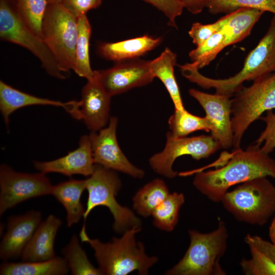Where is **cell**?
Returning <instances> with one entry per match:
<instances>
[{
    "mask_svg": "<svg viewBox=\"0 0 275 275\" xmlns=\"http://www.w3.org/2000/svg\"><path fill=\"white\" fill-rule=\"evenodd\" d=\"M221 202L237 221L261 226L275 213V185L267 177L246 181L228 191Z\"/></svg>",
    "mask_w": 275,
    "mask_h": 275,
    "instance_id": "5b68a950",
    "label": "cell"
},
{
    "mask_svg": "<svg viewBox=\"0 0 275 275\" xmlns=\"http://www.w3.org/2000/svg\"><path fill=\"white\" fill-rule=\"evenodd\" d=\"M171 134L175 138L185 137L195 131H210L211 125L207 117L191 114L185 109H175L168 121Z\"/></svg>",
    "mask_w": 275,
    "mask_h": 275,
    "instance_id": "83f0119b",
    "label": "cell"
},
{
    "mask_svg": "<svg viewBox=\"0 0 275 275\" xmlns=\"http://www.w3.org/2000/svg\"><path fill=\"white\" fill-rule=\"evenodd\" d=\"M77 21V37L73 70L79 76L91 80L95 75L90 62L89 45L92 28L86 14L78 17Z\"/></svg>",
    "mask_w": 275,
    "mask_h": 275,
    "instance_id": "d4e9b609",
    "label": "cell"
},
{
    "mask_svg": "<svg viewBox=\"0 0 275 275\" xmlns=\"http://www.w3.org/2000/svg\"><path fill=\"white\" fill-rule=\"evenodd\" d=\"M221 148L218 141L211 135L175 138L168 131L164 148L150 157L149 164L156 173L173 179L178 174L172 168L177 158L189 155L196 160L206 158Z\"/></svg>",
    "mask_w": 275,
    "mask_h": 275,
    "instance_id": "30bf717a",
    "label": "cell"
},
{
    "mask_svg": "<svg viewBox=\"0 0 275 275\" xmlns=\"http://www.w3.org/2000/svg\"><path fill=\"white\" fill-rule=\"evenodd\" d=\"M69 268L64 258H54L42 261L5 262L0 267L1 275H64Z\"/></svg>",
    "mask_w": 275,
    "mask_h": 275,
    "instance_id": "cb8c5ba5",
    "label": "cell"
},
{
    "mask_svg": "<svg viewBox=\"0 0 275 275\" xmlns=\"http://www.w3.org/2000/svg\"><path fill=\"white\" fill-rule=\"evenodd\" d=\"M21 19L33 33L41 37V23L47 6L46 0H16Z\"/></svg>",
    "mask_w": 275,
    "mask_h": 275,
    "instance_id": "1f68e13d",
    "label": "cell"
},
{
    "mask_svg": "<svg viewBox=\"0 0 275 275\" xmlns=\"http://www.w3.org/2000/svg\"><path fill=\"white\" fill-rule=\"evenodd\" d=\"M264 12L241 8L221 17L226 46L237 43L248 37Z\"/></svg>",
    "mask_w": 275,
    "mask_h": 275,
    "instance_id": "7402d4cb",
    "label": "cell"
},
{
    "mask_svg": "<svg viewBox=\"0 0 275 275\" xmlns=\"http://www.w3.org/2000/svg\"><path fill=\"white\" fill-rule=\"evenodd\" d=\"M222 26V21L221 18L215 22L209 24L195 22L192 24L188 34L193 43L198 46L221 30Z\"/></svg>",
    "mask_w": 275,
    "mask_h": 275,
    "instance_id": "e575fe53",
    "label": "cell"
},
{
    "mask_svg": "<svg viewBox=\"0 0 275 275\" xmlns=\"http://www.w3.org/2000/svg\"><path fill=\"white\" fill-rule=\"evenodd\" d=\"M102 0H61L60 4L76 17L86 15L89 11L98 8Z\"/></svg>",
    "mask_w": 275,
    "mask_h": 275,
    "instance_id": "8d00e7d4",
    "label": "cell"
},
{
    "mask_svg": "<svg viewBox=\"0 0 275 275\" xmlns=\"http://www.w3.org/2000/svg\"><path fill=\"white\" fill-rule=\"evenodd\" d=\"M162 12L168 19V25L177 28L176 19L182 13L183 5L176 0H142Z\"/></svg>",
    "mask_w": 275,
    "mask_h": 275,
    "instance_id": "d590c367",
    "label": "cell"
},
{
    "mask_svg": "<svg viewBox=\"0 0 275 275\" xmlns=\"http://www.w3.org/2000/svg\"><path fill=\"white\" fill-rule=\"evenodd\" d=\"M181 4L184 8L191 13L196 15L201 13L207 8V0H176Z\"/></svg>",
    "mask_w": 275,
    "mask_h": 275,
    "instance_id": "f35d334b",
    "label": "cell"
},
{
    "mask_svg": "<svg viewBox=\"0 0 275 275\" xmlns=\"http://www.w3.org/2000/svg\"><path fill=\"white\" fill-rule=\"evenodd\" d=\"M95 71L98 81L112 97L148 85L154 78L150 61L140 58L117 62L111 68Z\"/></svg>",
    "mask_w": 275,
    "mask_h": 275,
    "instance_id": "4fadbf2b",
    "label": "cell"
},
{
    "mask_svg": "<svg viewBox=\"0 0 275 275\" xmlns=\"http://www.w3.org/2000/svg\"><path fill=\"white\" fill-rule=\"evenodd\" d=\"M111 97L96 75L87 80L81 90V100L78 101L76 119L82 120L91 132L104 128L109 121Z\"/></svg>",
    "mask_w": 275,
    "mask_h": 275,
    "instance_id": "9a60e30c",
    "label": "cell"
},
{
    "mask_svg": "<svg viewBox=\"0 0 275 275\" xmlns=\"http://www.w3.org/2000/svg\"><path fill=\"white\" fill-rule=\"evenodd\" d=\"M190 243L183 258L168 270L169 275H225L220 260L227 247L228 230L218 220L217 227L209 233L188 231Z\"/></svg>",
    "mask_w": 275,
    "mask_h": 275,
    "instance_id": "277c9868",
    "label": "cell"
},
{
    "mask_svg": "<svg viewBox=\"0 0 275 275\" xmlns=\"http://www.w3.org/2000/svg\"><path fill=\"white\" fill-rule=\"evenodd\" d=\"M141 230L136 226L127 230L120 238L113 237L108 242L91 238L86 232L84 223L79 232L81 241L89 244L94 251L98 268L102 274L126 275L134 271L147 274L157 261L156 256H149L144 244L135 240Z\"/></svg>",
    "mask_w": 275,
    "mask_h": 275,
    "instance_id": "3957f363",
    "label": "cell"
},
{
    "mask_svg": "<svg viewBox=\"0 0 275 275\" xmlns=\"http://www.w3.org/2000/svg\"><path fill=\"white\" fill-rule=\"evenodd\" d=\"M85 189V179H70L52 186L51 195L65 209L68 227L77 223L84 217L85 209L80 199Z\"/></svg>",
    "mask_w": 275,
    "mask_h": 275,
    "instance_id": "44dd1931",
    "label": "cell"
},
{
    "mask_svg": "<svg viewBox=\"0 0 275 275\" xmlns=\"http://www.w3.org/2000/svg\"><path fill=\"white\" fill-rule=\"evenodd\" d=\"M48 4L60 3L61 0H46Z\"/></svg>",
    "mask_w": 275,
    "mask_h": 275,
    "instance_id": "60d3db41",
    "label": "cell"
},
{
    "mask_svg": "<svg viewBox=\"0 0 275 275\" xmlns=\"http://www.w3.org/2000/svg\"><path fill=\"white\" fill-rule=\"evenodd\" d=\"M232 99L233 146L240 148L242 136L250 125L263 113L275 109V73L244 86Z\"/></svg>",
    "mask_w": 275,
    "mask_h": 275,
    "instance_id": "52a82bcc",
    "label": "cell"
},
{
    "mask_svg": "<svg viewBox=\"0 0 275 275\" xmlns=\"http://www.w3.org/2000/svg\"><path fill=\"white\" fill-rule=\"evenodd\" d=\"M259 119L264 122L266 126L253 144L260 147L262 153L269 155L275 148V113L268 111L265 116Z\"/></svg>",
    "mask_w": 275,
    "mask_h": 275,
    "instance_id": "836d02e7",
    "label": "cell"
},
{
    "mask_svg": "<svg viewBox=\"0 0 275 275\" xmlns=\"http://www.w3.org/2000/svg\"><path fill=\"white\" fill-rule=\"evenodd\" d=\"M184 202L185 197L182 193L169 194L151 215L154 225L163 231H173L177 224L179 211Z\"/></svg>",
    "mask_w": 275,
    "mask_h": 275,
    "instance_id": "4316f807",
    "label": "cell"
},
{
    "mask_svg": "<svg viewBox=\"0 0 275 275\" xmlns=\"http://www.w3.org/2000/svg\"><path fill=\"white\" fill-rule=\"evenodd\" d=\"M176 61V53L166 48L157 58L150 61V66L154 78H158L164 86L175 108L183 110L185 108L174 74Z\"/></svg>",
    "mask_w": 275,
    "mask_h": 275,
    "instance_id": "603a6c76",
    "label": "cell"
},
{
    "mask_svg": "<svg viewBox=\"0 0 275 275\" xmlns=\"http://www.w3.org/2000/svg\"><path fill=\"white\" fill-rule=\"evenodd\" d=\"M247 244H252L275 262V245L257 235L248 234L244 239Z\"/></svg>",
    "mask_w": 275,
    "mask_h": 275,
    "instance_id": "74e56055",
    "label": "cell"
},
{
    "mask_svg": "<svg viewBox=\"0 0 275 275\" xmlns=\"http://www.w3.org/2000/svg\"><path fill=\"white\" fill-rule=\"evenodd\" d=\"M169 194L165 182L161 179H155L143 186L134 195L133 208L143 217L151 216Z\"/></svg>",
    "mask_w": 275,
    "mask_h": 275,
    "instance_id": "484cf974",
    "label": "cell"
},
{
    "mask_svg": "<svg viewBox=\"0 0 275 275\" xmlns=\"http://www.w3.org/2000/svg\"><path fill=\"white\" fill-rule=\"evenodd\" d=\"M85 181L88 197L83 217L85 221L94 208L103 206L112 213L113 228L117 233L123 234L134 227H141V221L134 212L117 201L121 181L116 171L95 164L92 174Z\"/></svg>",
    "mask_w": 275,
    "mask_h": 275,
    "instance_id": "8992f818",
    "label": "cell"
},
{
    "mask_svg": "<svg viewBox=\"0 0 275 275\" xmlns=\"http://www.w3.org/2000/svg\"><path fill=\"white\" fill-rule=\"evenodd\" d=\"M41 37L64 73L73 70L77 37V17L60 3L48 4L41 23Z\"/></svg>",
    "mask_w": 275,
    "mask_h": 275,
    "instance_id": "ba28073f",
    "label": "cell"
},
{
    "mask_svg": "<svg viewBox=\"0 0 275 275\" xmlns=\"http://www.w3.org/2000/svg\"><path fill=\"white\" fill-rule=\"evenodd\" d=\"M207 8L213 15L228 14L241 8L266 11L275 15V0H207Z\"/></svg>",
    "mask_w": 275,
    "mask_h": 275,
    "instance_id": "4dcf8cb0",
    "label": "cell"
},
{
    "mask_svg": "<svg viewBox=\"0 0 275 275\" xmlns=\"http://www.w3.org/2000/svg\"><path fill=\"white\" fill-rule=\"evenodd\" d=\"M0 37L3 41L19 45L31 52L50 76L65 79L51 50L39 36L29 29L17 11L16 0H0Z\"/></svg>",
    "mask_w": 275,
    "mask_h": 275,
    "instance_id": "9c48e42d",
    "label": "cell"
},
{
    "mask_svg": "<svg viewBox=\"0 0 275 275\" xmlns=\"http://www.w3.org/2000/svg\"><path fill=\"white\" fill-rule=\"evenodd\" d=\"M61 225V219L52 214L41 222L21 254L22 261H42L54 258V243Z\"/></svg>",
    "mask_w": 275,
    "mask_h": 275,
    "instance_id": "ac0fdd59",
    "label": "cell"
},
{
    "mask_svg": "<svg viewBox=\"0 0 275 275\" xmlns=\"http://www.w3.org/2000/svg\"><path fill=\"white\" fill-rule=\"evenodd\" d=\"M46 174L14 171L7 164L0 167V215L30 199L51 195L53 185Z\"/></svg>",
    "mask_w": 275,
    "mask_h": 275,
    "instance_id": "8fae6325",
    "label": "cell"
},
{
    "mask_svg": "<svg viewBox=\"0 0 275 275\" xmlns=\"http://www.w3.org/2000/svg\"><path fill=\"white\" fill-rule=\"evenodd\" d=\"M230 158L218 169L195 172L194 186L212 202H221L229 189L236 184L262 177L275 180V159L262 153L260 147L253 144L244 150L236 149Z\"/></svg>",
    "mask_w": 275,
    "mask_h": 275,
    "instance_id": "6da1fadb",
    "label": "cell"
},
{
    "mask_svg": "<svg viewBox=\"0 0 275 275\" xmlns=\"http://www.w3.org/2000/svg\"><path fill=\"white\" fill-rule=\"evenodd\" d=\"M188 93L205 111L211 125V135L218 141L221 148L227 149L232 147L233 134L231 97L215 93L210 94L195 89H190Z\"/></svg>",
    "mask_w": 275,
    "mask_h": 275,
    "instance_id": "5bb4252c",
    "label": "cell"
},
{
    "mask_svg": "<svg viewBox=\"0 0 275 275\" xmlns=\"http://www.w3.org/2000/svg\"><path fill=\"white\" fill-rule=\"evenodd\" d=\"M32 105H52L64 108L69 114L73 109L74 100L67 102L39 97L17 90L0 81V111L6 124L10 115L22 107Z\"/></svg>",
    "mask_w": 275,
    "mask_h": 275,
    "instance_id": "d6986e66",
    "label": "cell"
},
{
    "mask_svg": "<svg viewBox=\"0 0 275 275\" xmlns=\"http://www.w3.org/2000/svg\"><path fill=\"white\" fill-rule=\"evenodd\" d=\"M118 118L111 117L107 127L89 135L95 164L142 179L144 171L133 164L125 155L117 138Z\"/></svg>",
    "mask_w": 275,
    "mask_h": 275,
    "instance_id": "7c38bea8",
    "label": "cell"
},
{
    "mask_svg": "<svg viewBox=\"0 0 275 275\" xmlns=\"http://www.w3.org/2000/svg\"><path fill=\"white\" fill-rule=\"evenodd\" d=\"M226 47L225 35L220 30L191 50L188 55L191 63L200 69L209 65Z\"/></svg>",
    "mask_w": 275,
    "mask_h": 275,
    "instance_id": "f546056e",
    "label": "cell"
},
{
    "mask_svg": "<svg viewBox=\"0 0 275 275\" xmlns=\"http://www.w3.org/2000/svg\"><path fill=\"white\" fill-rule=\"evenodd\" d=\"M269 236L271 242L275 245V216L269 226Z\"/></svg>",
    "mask_w": 275,
    "mask_h": 275,
    "instance_id": "ab89813d",
    "label": "cell"
},
{
    "mask_svg": "<svg viewBox=\"0 0 275 275\" xmlns=\"http://www.w3.org/2000/svg\"><path fill=\"white\" fill-rule=\"evenodd\" d=\"M251 257L243 258L240 266L245 275H275V262L252 244H248Z\"/></svg>",
    "mask_w": 275,
    "mask_h": 275,
    "instance_id": "d6a6232c",
    "label": "cell"
},
{
    "mask_svg": "<svg viewBox=\"0 0 275 275\" xmlns=\"http://www.w3.org/2000/svg\"><path fill=\"white\" fill-rule=\"evenodd\" d=\"M61 253L67 261L72 274H102L100 269L90 262L76 235L72 236L68 244L63 248Z\"/></svg>",
    "mask_w": 275,
    "mask_h": 275,
    "instance_id": "f1b7e54d",
    "label": "cell"
},
{
    "mask_svg": "<svg viewBox=\"0 0 275 275\" xmlns=\"http://www.w3.org/2000/svg\"><path fill=\"white\" fill-rule=\"evenodd\" d=\"M162 38L148 35L116 42H103L98 46V52L102 58L116 62L139 58L157 47Z\"/></svg>",
    "mask_w": 275,
    "mask_h": 275,
    "instance_id": "ffe728a7",
    "label": "cell"
},
{
    "mask_svg": "<svg viewBox=\"0 0 275 275\" xmlns=\"http://www.w3.org/2000/svg\"><path fill=\"white\" fill-rule=\"evenodd\" d=\"M41 218V213L34 210L10 217L0 245L1 259L7 261L21 257Z\"/></svg>",
    "mask_w": 275,
    "mask_h": 275,
    "instance_id": "2e32d148",
    "label": "cell"
},
{
    "mask_svg": "<svg viewBox=\"0 0 275 275\" xmlns=\"http://www.w3.org/2000/svg\"><path fill=\"white\" fill-rule=\"evenodd\" d=\"M182 75L205 89H214L215 94L231 97L244 82L255 81L275 72V15L266 33L246 57L242 69L234 75L224 79L206 77L192 63L179 66Z\"/></svg>",
    "mask_w": 275,
    "mask_h": 275,
    "instance_id": "7a4b0ae2",
    "label": "cell"
},
{
    "mask_svg": "<svg viewBox=\"0 0 275 275\" xmlns=\"http://www.w3.org/2000/svg\"><path fill=\"white\" fill-rule=\"evenodd\" d=\"M95 164L89 135L80 137L78 147L63 157L48 161H34V168L40 172L69 177L80 175L88 177L92 174Z\"/></svg>",
    "mask_w": 275,
    "mask_h": 275,
    "instance_id": "e0dca14e",
    "label": "cell"
}]
</instances>
